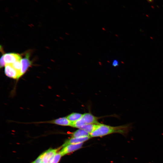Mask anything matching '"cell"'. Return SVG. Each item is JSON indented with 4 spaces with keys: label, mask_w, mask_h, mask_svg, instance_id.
Segmentation results:
<instances>
[{
    "label": "cell",
    "mask_w": 163,
    "mask_h": 163,
    "mask_svg": "<svg viewBox=\"0 0 163 163\" xmlns=\"http://www.w3.org/2000/svg\"><path fill=\"white\" fill-rule=\"evenodd\" d=\"M131 123L116 126H112L104 124H98L95 130L90 134L92 137H102L115 133L126 136L132 128Z\"/></svg>",
    "instance_id": "obj_1"
},
{
    "label": "cell",
    "mask_w": 163,
    "mask_h": 163,
    "mask_svg": "<svg viewBox=\"0 0 163 163\" xmlns=\"http://www.w3.org/2000/svg\"><path fill=\"white\" fill-rule=\"evenodd\" d=\"M98 118L90 113L83 114L81 118L74 123H72L71 126L80 129L83 125L89 124H98Z\"/></svg>",
    "instance_id": "obj_2"
},
{
    "label": "cell",
    "mask_w": 163,
    "mask_h": 163,
    "mask_svg": "<svg viewBox=\"0 0 163 163\" xmlns=\"http://www.w3.org/2000/svg\"><path fill=\"white\" fill-rule=\"evenodd\" d=\"M5 73L8 77L13 79H18L21 76L20 72L15 69L11 64H6Z\"/></svg>",
    "instance_id": "obj_3"
},
{
    "label": "cell",
    "mask_w": 163,
    "mask_h": 163,
    "mask_svg": "<svg viewBox=\"0 0 163 163\" xmlns=\"http://www.w3.org/2000/svg\"><path fill=\"white\" fill-rule=\"evenodd\" d=\"M83 144V143L69 144L63 147L59 152L63 156L81 148Z\"/></svg>",
    "instance_id": "obj_4"
},
{
    "label": "cell",
    "mask_w": 163,
    "mask_h": 163,
    "mask_svg": "<svg viewBox=\"0 0 163 163\" xmlns=\"http://www.w3.org/2000/svg\"><path fill=\"white\" fill-rule=\"evenodd\" d=\"M58 150V149H50L41 154L43 163H49Z\"/></svg>",
    "instance_id": "obj_5"
},
{
    "label": "cell",
    "mask_w": 163,
    "mask_h": 163,
    "mask_svg": "<svg viewBox=\"0 0 163 163\" xmlns=\"http://www.w3.org/2000/svg\"><path fill=\"white\" fill-rule=\"evenodd\" d=\"M3 56L6 64H12L18 61L21 60L22 59L19 54L14 53H7Z\"/></svg>",
    "instance_id": "obj_6"
},
{
    "label": "cell",
    "mask_w": 163,
    "mask_h": 163,
    "mask_svg": "<svg viewBox=\"0 0 163 163\" xmlns=\"http://www.w3.org/2000/svg\"><path fill=\"white\" fill-rule=\"evenodd\" d=\"M91 137L90 136L83 137H72L67 139L62 146L63 147L70 144H77L83 143L90 139Z\"/></svg>",
    "instance_id": "obj_7"
},
{
    "label": "cell",
    "mask_w": 163,
    "mask_h": 163,
    "mask_svg": "<svg viewBox=\"0 0 163 163\" xmlns=\"http://www.w3.org/2000/svg\"><path fill=\"white\" fill-rule=\"evenodd\" d=\"M29 54H26L25 57L21 59V74L22 75L26 72L29 67L31 65V62L30 60Z\"/></svg>",
    "instance_id": "obj_8"
},
{
    "label": "cell",
    "mask_w": 163,
    "mask_h": 163,
    "mask_svg": "<svg viewBox=\"0 0 163 163\" xmlns=\"http://www.w3.org/2000/svg\"><path fill=\"white\" fill-rule=\"evenodd\" d=\"M50 123L62 126H71L72 122L67 117L59 118L49 122Z\"/></svg>",
    "instance_id": "obj_9"
},
{
    "label": "cell",
    "mask_w": 163,
    "mask_h": 163,
    "mask_svg": "<svg viewBox=\"0 0 163 163\" xmlns=\"http://www.w3.org/2000/svg\"><path fill=\"white\" fill-rule=\"evenodd\" d=\"M71 135L72 137L90 136V133L83 129H78L72 133Z\"/></svg>",
    "instance_id": "obj_10"
},
{
    "label": "cell",
    "mask_w": 163,
    "mask_h": 163,
    "mask_svg": "<svg viewBox=\"0 0 163 163\" xmlns=\"http://www.w3.org/2000/svg\"><path fill=\"white\" fill-rule=\"evenodd\" d=\"M83 114L77 113H73L68 115L66 117L72 123H74L79 120Z\"/></svg>",
    "instance_id": "obj_11"
},
{
    "label": "cell",
    "mask_w": 163,
    "mask_h": 163,
    "mask_svg": "<svg viewBox=\"0 0 163 163\" xmlns=\"http://www.w3.org/2000/svg\"><path fill=\"white\" fill-rule=\"evenodd\" d=\"M98 124H85L82 126L80 129H83L91 134L96 128Z\"/></svg>",
    "instance_id": "obj_12"
},
{
    "label": "cell",
    "mask_w": 163,
    "mask_h": 163,
    "mask_svg": "<svg viewBox=\"0 0 163 163\" xmlns=\"http://www.w3.org/2000/svg\"><path fill=\"white\" fill-rule=\"evenodd\" d=\"M62 156L59 151L57 152L49 163H58Z\"/></svg>",
    "instance_id": "obj_13"
},
{
    "label": "cell",
    "mask_w": 163,
    "mask_h": 163,
    "mask_svg": "<svg viewBox=\"0 0 163 163\" xmlns=\"http://www.w3.org/2000/svg\"><path fill=\"white\" fill-rule=\"evenodd\" d=\"M21 60L18 61L14 63L11 64L12 66L17 70L20 72L21 69Z\"/></svg>",
    "instance_id": "obj_14"
},
{
    "label": "cell",
    "mask_w": 163,
    "mask_h": 163,
    "mask_svg": "<svg viewBox=\"0 0 163 163\" xmlns=\"http://www.w3.org/2000/svg\"><path fill=\"white\" fill-rule=\"evenodd\" d=\"M30 163H43L40 155L34 161Z\"/></svg>",
    "instance_id": "obj_15"
},
{
    "label": "cell",
    "mask_w": 163,
    "mask_h": 163,
    "mask_svg": "<svg viewBox=\"0 0 163 163\" xmlns=\"http://www.w3.org/2000/svg\"><path fill=\"white\" fill-rule=\"evenodd\" d=\"M6 64L4 60L3 55L1 57L0 59V67L5 66Z\"/></svg>",
    "instance_id": "obj_16"
},
{
    "label": "cell",
    "mask_w": 163,
    "mask_h": 163,
    "mask_svg": "<svg viewBox=\"0 0 163 163\" xmlns=\"http://www.w3.org/2000/svg\"><path fill=\"white\" fill-rule=\"evenodd\" d=\"M113 66H116L118 65V62L117 60H114L112 63Z\"/></svg>",
    "instance_id": "obj_17"
},
{
    "label": "cell",
    "mask_w": 163,
    "mask_h": 163,
    "mask_svg": "<svg viewBox=\"0 0 163 163\" xmlns=\"http://www.w3.org/2000/svg\"><path fill=\"white\" fill-rule=\"evenodd\" d=\"M147 1L148 2L151 3L154 2V0H147Z\"/></svg>",
    "instance_id": "obj_18"
},
{
    "label": "cell",
    "mask_w": 163,
    "mask_h": 163,
    "mask_svg": "<svg viewBox=\"0 0 163 163\" xmlns=\"http://www.w3.org/2000/svg\"><path fill=\"white\" fill-rule=\"evenodd\" d=\"M34 1H35V2H38V1L37 0H34Z\"/></svg>",
    "instance_id": "obj_19"
},
{
    "label": "cell",
    "mask_w": 163,
    "mask_h": 163,
    "mask_svg": "<svg viewBox=\"0 0 163 163\" xmlns=\"http://www.w3.org/2000/svg\"><path fill=\"white\" fill-rule=\"evenodd\" d=\"M68 4H69V5H71L70 3H68Z\"/></svg>",
    "instance_id": "obj_20"
},
{
    "label": "cell",
    "mask_w": 163,
    "mask_h": 163,
    "mask_svg": "<svg viewBox=\"0 0 163 163\" xmlns=\"http://www.w3.org/2000/svg\"></svg>",
    "instance_id": "obj_21"
}]
</instances>
